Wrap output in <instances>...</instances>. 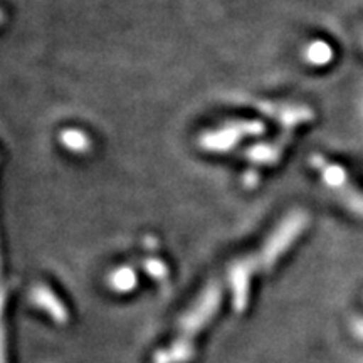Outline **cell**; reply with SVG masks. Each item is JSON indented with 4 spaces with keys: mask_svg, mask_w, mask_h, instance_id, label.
<instances>
[{
    "mask_svg": "<svg viewBox=\"0 0 363 363\" xmlns=\"http://www.w3.org/2000/svg\"><path fill=\"white\" fill-rule=\"evenodd\" d=\"M310 162L313 169L318 170L326 187L337 194V197L347 206L348 211H352L358 217H363V192L352 184L347 170L338 163H331L321 155H313Z\"/></svg>",
    "mask_w": 363,
    "mask_h": 363,
    "instance_id": "6da1fadb",
    "label": "cell"
},
{
    "mask_svg": "<svg viewBox=\"0 0 363 363\" xmlns=\"http://www.w3.org/2000/svg\"><path fill=\"white\" fill-rule=\"evenodd\" d=\"M308 224V214L303 211H294L286 217L284 222H281V225L276 229V233L271 235V239L267 240V244L262 249L261 257L264 267H271L274 264L276 259L283 254L286 249L293 244V240L303 233Z\"/></svg>",
    "mask_w": 363,
    "mask_h": 363,
    "instance_id": "7a4b0ae2",
    "label": "cell"
},
{
    "mask_svg": "<svg viewBox=\"0 0 363 363\" xmlns=\"http://www.w3.org/2000/svg\"><path fill=\"white\" fill-rule=\"evenodd\" d=\"M262 131H264V125L259 121H242V123L238 121V123L225 125L224 128L203 135L201 145L206 150H212V152H225V150L233 148L244 136L261 135Z\"/></svg>",
    "mask_w": 363,
    "mask_h": 363,
    "instance_id": "3957f363",
    "label": "cell"
},
{
    "mask_svg": "<svg viewBox=\"0 0 363 363\" xmlns=\"http://www.w3.org/2000/svg\"><path fill=\"white\" fill-rule=\"evenodd\" d=\"M259 110H262L266 115L276 116L279 120L281 125H284L286 128H294L296 125L308 123L313 120V111L306 106H281V104H261Z\"/></svg>",
    "mask_w": 363,
    "mask_h": 363,
    "instance_id": "277c9868",
    "label": "cell"
},
{
    "mask_svg": "<svg viewBox=\"0 0 363 363\" xmlns=\"http://www.w3.org/2000/svg\"><path fill=\"white\" fill-rule=\"evenodd\" d=\"M288 140H289V135L284 136V138L278 140V142H274V143L257 145V147H252L251 150H249L247 155L254 163H274L281 157V153H283L284 145Z\"/></svg>",
    "mask_w": 363,
    "mask_h": 363,
    "instance_id": "5b68a950",
    "label": "cell"
},
{
    "mask_svg": "<svg viewBox=\"0 0 363 363\" xmlns=\"http://www.w3.org/2000/svg\"><path fill=\"white\" fill-rule=\"evenodd\" d=\"M305 59L313 66H326L333 59V49L325 40H315L305 49Z\"/></svg>",
    "mask_w": 363,
    "mask_h": 363,
    "instance_id": "8992f818",
    "label": "cell"
},
{
    "mask_svg": "<svg viewBox=\"0 0 363 363\" xmlns=\"http://www.w3.org/2000/svg\"><path fill=\"white\" fill-rule=\"evenodd\" d=\"M61 142L72 152H86L89 148V138L79 130H65L61 135Z\"/></svg>",
    "mask_w": 363,
    "mask_h": 363,
    "instance_id": "52a82bcc",
    "label": "cell"
},
{
    "mask_svg": "<svg viewBox=\"0 0 363 363\" xmlns=\"http://www.w3.org/2000/svg\"><path fill=\"white\" fill-rule=\"evenodd\" d=\"M352 328H353V331H355L357 337L363 340V318H355V320H353Z\"/></svg>",
    "mask_w": 363,
    "mask_h": 363,
    "instance_id": "ba28073f",
    "label": "cell"
}]
</instances>
